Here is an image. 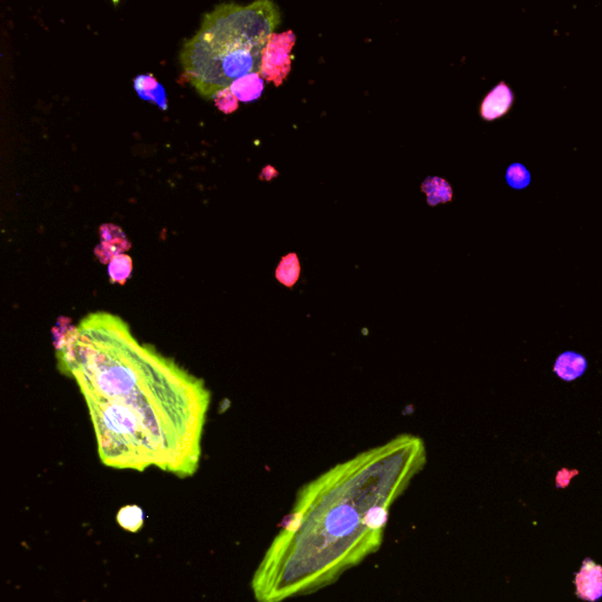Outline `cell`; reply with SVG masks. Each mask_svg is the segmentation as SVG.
Masks as SVG:
<instances>
[{
	"mask_svg": "<svg viewBox=\"0 0 602 602\" xmlns=\"http://www.w3.org/2000/svg\"><path fill=\"white\" fill-rule=\"evenodd\" d=\"M57 351L58 369L87 402L105 466L193 475L211 395L204 381L140 344L108 312L87 314Z\"/></svg>",
	"mask_w": 602,
	"mask_h": 602,
	"instance_id": "1",
	"label": "cell"
},
{
	"mask_svg": "<svg viewBox=\"0 0 602 602\" xmlns=\"http://www.w3.org/2000/svg\"><path fill=\"white\" fill-rule=\"evenodd\" d=\"M426 463L425 441L402 433L304 485L255 570V600L311 594L374 554L390 509Z\"/></svg>",
	"mask_w": 602,
	"mask_h": 602,
	"instance_id": "2",
	"label": "cell"
},
{
	"mask_svg": "<svg viewBox=\"0 0 602 602\" xmlns=\"http://www.w3.org/2000/svg\"><path fill=\"white\" fill-rule=\"evenodd\" d=\"M279 23V8L269 0L248 6L218 5L205 13L197 33L184 43V77L201 97L213 99L234 80L259 73L262 51Z\"/></svg>",
	"mask_w": 602,
	"mask_h": 602,
	"instance_id": "3",
	"label": "cell"
},
{
	"mask_svg": "<svg viewBox=\"0 0 602 602\" xmlns=\"http://www.w3.org/2000/svg\"><path fill=\"white\" fill-rule=\"evenodd\" d=\"M297 37L292 31L273 33L262 51V66L259 75L262 79L273 82L279 87L290 71V51Z\"/></svg>",
	"mask_w": 602,
	"mask_h": 602,
	"instance_id": "4",
	"label": "cell"
},
{
	"mask_svg": "<svg viewBox=\"0 0 602 602\" xmlns=\"http://www.w3.org/2000/svg\"><path fill=\"white\" fill-rule=\"evenodd\" d=\"M575 591L581 600L595 602L602 598V566L586 559L575 574Z\"/></svg>",
	"mask_w": 602,
	"mask_h": 602,
	"instance_id": "5",
	"label": "cell"
},
{
	"mask_svg": "<svg viewBox=\"0 0 602 602\" xmlns=\"http://www.w3.org/2000/svg\"><path fill=\"white\" fill-rule=\"evenodd\" d=\"M514 103V94L511 87L501 82L499 83L489 94L485 97L481 104V117L487 120L493 122L495 119L501 118L508 113Z\"/></svg>",
	"mask_w": 602,
	"mask_h": 602,
	"instance_id": "6",
	"label": "cell"
},
{
	"mask_svg": "<svg viewBox=\"0 0 602 602\" xmlns=\"http://www.w3.org/2000/svg\"><path fill=\"white\" fill-rule=\"evenodd\" d=\"M134 90L141 99L155 103L159 108L164 111L167 110V99H166L165 89L162 84L158 83L152 75H136L133 80Z\"/></svg>",
	"mask_w": 602,
	"mask_h": 602,
	"instance_id": "7",
	"label": "cell"
},
{
	"mask_svg": "<svg viewBox=\"0 0 602 602\" xmlns=\"http://www.w3.org/2000/svg\"><path fill=\"white\" fill-rule=\"evenodd\" d=\"M264 79L259 73H251V75H244L239 79L234 80L233 84L231 85V91L232 94L238 98V101L243 103H250V101H257L262 96L264 91Z\"/></svg>",
	"mask_w": 602,
	"mask_h": 602,
	"instance_id": "8",
	"label": "cell"
},
{
	"mask_svg": "<svg viewBox=\"0 0 602 602\" xmlns=\"http://www.w3.org/2000/svg\"><path fill=\"white\" fill-rule=\"evenodd\" d=\"M421 190L427 194V201L430 206L447 203L452 199V188L449 184L442 178L430 177L423 181Z\"/></svg>",
	"mask_w": 602,
	"mask_h": 602,
	"instance_id": "9",
	"label": "cell"
},
{
	"mask_svg": "<svg viewBox=\"0 0 602 602\" xmlns=\"http://www.w3.org/2000/svg\"><path fill=\"white\" fill-rule=\"evenodd\" d=\"M129 248L131 243L126 237L115 238L111 241H101V244L94 248V255L99 259V262L105 265L110 264L118 255H124V252L129 251Z\"/></svg>",
	"mask_w": 602,
	"mask_h": 602,
	"instance_id": "10",
	"label": "cell"
},
{
	"mask_svg": "<svg viewBox=\"0 0 602 602\" xmlns=\"http://www.w3.org/2000/svg\"><path fill=\"white\" fill-rule=\"evenodd\" d=\"M145 512L139 506L129 505L119 509L117 514V521L119 526L124 528L125 531L136 533L143 528V523H145Z\"/></svg>",
	"mask_w": 602,
	"mask_h": 602,
	"instance_id": "11",
	"label": "cell"
},
{
	"mask_svg": "<svg viewBox=\"0 0 602 602\" xmlns=\"http://www.w3.org/2000/svg\"><path fill=\"white\" fill-rule=\"evenodd\" d=\"M300 274V264L295 253L285 255L276 267V276L280 283L287 287L293 286Z\"/></svg>",
	"mask_w": 602,
	"mask_h": 602,
	"instance_id": "12",
	"label": "cell"
},
{
	"mask_svg": "<svg viewBox=\"0 0 602 602\" xmlns=\"http://www.w3.org/2000/svg\"><path fill=\"white\" fill-rule=\"evenodd\" d=\"M108 276L112 283L125 285L132 274V258L127 255H118L108 264Z\"/></svg>",
	"mask_w": 602,
	"mask_h": 602,
	"instance_id": "13",
	"label": "cell"
},
{
	"mask_svg": "<svg viewBox=\"0 0 602 602\" xmlns=\"http://www.w3.org/2000/svg\"><path fill=\"white\" fill-rule=\"evenodd\" d=\"M531 173L523 164H513L507 169L506 180L514 190H523L531 184Z\"/></svg>",
	"mask_w": 602,
	"mask_h": 602,
	"instance_id": "14",
	"label": "cell"
},
{
	"mask_svg": "<svg viewBox=\"0 0 602 602\" xmlns=\"http://www.w3.org/2000/svg\"><path fill=\"white\" fill-rule=\"evenodd\" d=\"M213 99L215 101V106L226 115H230V113L237 111L238 106H239V101L232 94L230 87L225 89V90L219 91Z\"/></svg>",
	"mask_w": 602,
	"mask_h": 602,
	"instance_id": "15",
	"label": "cell"
},
{
	"mask_svg": "<svg viewBox=\"0 0 602 602\" xmlns=\"http://www.w3.org/2000/svg\"><path fill=\"white\" fill-rule=\"evenodd\" d=\"M72 320L66 316H60L58 319L56 326L52 330V337H53L54 347H58L60 344L61 340L64 339L65 335L68 333V331L71 330Z\"/></svg>",
	"mask_w": 602,
	"mask_h": 602,
	"instance_id": "16",
	"label": "cell"
},
{
	"mask_svg": "<svg viewBox=\"0 0 602 602\" xmlns=\"http://www.w3.org/2000/svg\"><path fill=\"white\" fill-rule=\"evenodd\" d=\"M99 234H101V241H111L115 238L126 237L124 231L119 226L113 225V224H103L99 227Z\"/></svg>",
	"mask_w": 602,
	"mask_h": 602,
	"instance_id": "17",
	"label": "cell"
}]
</instances>
